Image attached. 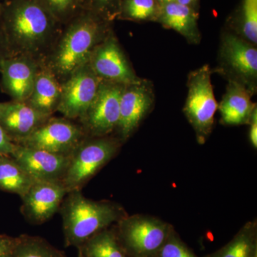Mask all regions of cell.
<instances>
[{"label": "cell", "instance_id": "6da1fadb", "mask_svg": "<svg viewBox=\"0 0 257 257\" xmlns=\"http://www.w3.org/2000/svg\"><path fill=\"white\" fill-rule=\"evenodd\" d=\"M0 25L8 57H25L40 66L63 26L39 0H4Z\"/></svg>", "mask_w": 257, "mask_h": 257}, {"label": "cell", "instance_id": "7a4b0ae2", "mask_svg": "<svg viewBox=\"0 0 257 257\" xmlns=\"http://www.w3.org/2000/svg\"><path fill=\"white\" fill-rule=\"evenodd\" d=\"M111 30V23L82 10L62 26L57 41L40 67L62 84L89 62L94 49Z\"/></svg>", "mask_w": 257, "mask_h": 257}, {"label": "cell", "instance_id": "3957f363", "mask_svg": "<svg viewBox=\"0 0 257 257\" xmlns=\"http://www.w3.org/2000/svg\"><path fill=\"white\" fill-rule=\"evenodd\" d=\"M66 247L79 248L88 239L124 217L122 207L109 201H94L82 190L67 193L60 208Z\"/></svg>", "mask_w": 257, "mask_h": 257}, {"label": "cell", "instance_id": "277c9868", "mask_svg": "<svg viewBox=\"0 0 257 257\" xmlns=\"http://www.w3.org/2000/svg\"><path fill=\"white\" fill-rule=\"evenodd\" d=\"M122 143L116 137L86 138L69 155L62 183L67 193L83 187L112 160Z\"/></svg>", "mask_w": 257, "mask_h": 257}, {"label": "cell", "instance_id": "5b68a950", "mask_svg": "<svg viewBox=\"0 0 257 257\" xmlns=\"http://www.w3.org/2000/svg\"><path fill=\"white\" fill-rule=\"evenodd\" d=\"M114 229L128 256L156 257L174 228L153 216L135 214L121 218Z\"/></svg>", "mask_w": 257, "mask_h": 257}, {"label": "cell", "instance_id": "8992f818", "mask_svg": "<svg viewBox=\"0 0 257 257\" xmlns=\"http://www.w3.org/2000/svg\"><path fill=\"white\" fill-rule=\"evenodd\" d=\"M212 72L205 64L191 72L187 79L188 94L183 111L195 132L198 143L202 145L210 136L218 109L211 84Z\"/></svg>", "mask_w": 257, "mask_h": 257}, {"label": "cell", "instance_id": "52a82bcc", "mask_svg": "<svg viewBox=\"0 0 257 257\" xmlns=\"http://www.w3.org/2000/svg\"><path fill=\"white\" fill-rule=\"evenodd\" d=\"M234 32L221 35L216 72L228 81L239 83L251 96L257 91V49Z\"/></svg>", "mask_w": 257, "mask_h": 257}, {"label": "cell", "instance_id": "ba28073f", "mask_svg": "<svg viewBox=\"0 0 257 257\" xmlns=\"http://www.w3.org/2000/svg\"><path fill=\"white\" fill-rule=\"evenodd\" d=\"M124 84L101 80L94 100L77 121L87 138L110 136L119 121L120 99Z\"/></svg>", "mask_w": 257, "mask_h": 257}, {"label": "cell", "instance_id": "9c48e42d", "mask_svg": "<svg viewBox=\"0 0 257 257\" xmlns=\"http://www.w3.org/2000/svg\"><path fill=\"white\" fill-rule=\"evenodd\" d=\"M86 138L78 122L64 116H52L16 145L69 156Z\"/></svg>", "mask_w": 257, "mask_h": 257}, {"label": "cell", "instance_id": "30bf717a", "mask_svg": "<svg viewBox=\"0 0 257 257\" xmlns=\"http://www.w3.org/2000/svg\"><path fill=\"white\" fill-rule=\"evenodd\" d=\"M89 63L102 81L126 85L143 80L134 70L113 29L94 49Z\"/></svg>", "mask_w": 257, "mask_h": 257}, {"label": "cell", "instance_id": "8fae6325", "mask_svg": "<svg viewBox=\"0 0 257 257\" xmlns=\"http://www.w3.org/2000/svg\"><path fill=\"white\" fill-rule=\"evenodd\" d=\"M100 82L88 62L61 84L62 94L57 111L64 117L77 121L94 100Z\"/></svg>", "mask_w": 257, "mask_h": 257}, {"label": "cell", "instance_id": "7c38bea8", "mask_svg": "<svg viewBox=\"0 0 257 257\" xmlns=\"http://www.w3.org/2000/svg\"><path fill=\"white\" fill-rule=\"evenodd\" d=\"M155 102L153 85L143 79L136 84L124 86L120 99L119 121L116 133L121 143H125L135 133Z\"/></svg>", "mask_w": 257, "mask_h": 257}, {"label": "cell", "instance_id": "4fadbf2b", "mask_svg": "<svg viewBox=\"0 0 257 257\" xmlns=\"http://www.w3.org/2000/svg\"><path fill=\"white\" fill-rule=\"evenodd\" d=\"M67 194L61 182L36 181L21 197L22 214L30 224H44L58 212Z\"/></svg>", "mask_w": 257, "mask_h": 257}, {"label": "cell", "instance_id": "5bb4252c", "mask_svg": "<svg viewBox=\"0 0 257 257\" xmlns=\"http://www.w3.org/2000/svg\"><path fill=\"white\" fill-rule=\"evenodd\" d=\"M10 156L28 172L35 182H62L69 161V156L19 145H16Z\"/></svg>", "mask_w": 257, "mask_h": 257}, {"label": "cell", "instance_id": "9a60e30c", "mask_svg": "<svg viewBox=\"0 0 257 257\" xmlns=\"http://www.w3.org/2000/svg\"><path fill=\"white\" fill-rule=\"evenodd\" d=\"M40 65L25 57H7L0 64L2 92L12 101L26 102L31 95Z\"/></svg>", "mask_w": 257, "mask_h": 257}, {"label": "cell", "instance_id": "2e32d148", "mask_svg": "<svg viewBox=\"0 0 257 257\" xmlns=\"http://www.w3.org/2000/svg\"><path fill=\"white\" fill-rule=\"evenodd\" d=\"M50 116L35 110L26 102L8 101L0 116V126L15 144L26 138Z\"/></svg>", "mask_w": 257, "mask_h": 257}, {"label": "cell", "instance_id": "e0dca14e", "mask_svg": "<svg viewBox=\"0 0 257 257\" xmlns=\"http://www.w3.org/2000/svg\"><path fill=\"white\" fill-rule=\"evenodd\" d=\"M251 94L239 83L228 81L226 90L218 105L221 122L227 126L247 124L256 104L251 101Z\"/></svg>", "mask_w": 257, "mask_h": 257}, {"label": "cell", "instance_id": "ac0fdd59", "mask_svg": "<svg viewBox=\"0 0 257 257\" xmlns=\"http://www.w3.org/2000/svg\"><path fill=\"white\" fill-rule=\"evenodd\" d=\"M197 10L177 2L160 5L156 21L167 29L175 30L191 45L200 43Z\"/></svg>", "mask_w": 257, "mask_h": 257}, {"label": "cell", "instance_id": "d6986e66", "mask_svg": "<svg viewBox=\"0 0 257 257\" xmlns=\"http://www.w3.org/2000/svg\"><path fill=\"white\" fill-rule=\"evenodd\" d=\"M61 94L60 83L53 74L40 66L31 95L26 103L41 114L52 116L58 109Z\"/></svg>", "mask_w": 257, "mask_h": 257}, {"label": "cell", "instance_id": "ffe728a7", "mask_svg": "<svg viewBox=\"0 0 257 257\" xmlns=\"http://www.w3.org/2000/svg\"><path fill=\"white\" fill-rule=\"evenodd\" d=\"M205 257H257L256 220L246 223L231 241Z\"/></svg>", "mask_w": 257, "mask_h": 257}, {"label": "cell", "instance_id": "44dd1931", "mask_svg": "<svg viewBox=\"0 0 257 257\" xmlns=\"http://www.w3.org/2000/svg\"><path fill=\"white\" fill-rule=\"evenodd\" d=\"M35 181L11 156H0V190L23 197Z\"/></svg>", "mask_w": 257, "mask_h": 257}, {"label": "cell", "instance_id": "7402d4cb", "mask_svg": "<svg viewBox=\"0 0 257 257\" xmlns=\"http://www.w3.org/2000/svg\"><path fill=\"white\" fill-rule=\"evenodd\" d=\"M85 257H130L116 237L114 229L103 230L77 248Z\"/></svg>", "mask_w": 257, "mask_h": 257}, {"label": "cell", "instance_id": "603a6c76", "mask_svg": "<svg viewBox=\"0 0 257 257\" xmlns=\"http://www.w3.org/2000/svg\"><path fill=\"white\" fill-rule=\"evenodd\" d=\"M12 257H66V255L40 236L22 234L17 237Z\"/></svg>", "mask_w": 257, "mask_h": 257}, {"label": "cell", "instance_id": "cb8c5ba5", "mask_svg": "<svg viewBox=\"0 0 257 257\" xmlns=\"http://www.w3.org/2000/svg\"><path fill=\"white\" fill-rule=\"evenodd\" d=\"M159 8L155 0H122L117 20L156 21Z\"/></svg>", "mask_w": 257, "mask_h": 257}, {"label": "cell", "instance_id": "d4e9b609", "mask_svg": "<svg viewBox=\"0 0 257 257\" xmlns=\"http://www.w3.org/2000/svg\"><path fill=\"white\" fill-rule=\"evenodd\" d=\"M234 32L256 45L257 0H243L239 25Z\"/></svg>", "mask_w": 257, "mask_h": 257}, {"label": "cell", "instance_id": "484cf974", "mask_svg": "<svg viewBox=\"0 0 257 257\" xmlns=\"http://www.w3.org/2000/svg\"><path fill=\"white\" fill-rule=\"evenodd\" d=\"M49 13L64 25L82 11L80 0H39Z\"/></svg>", "mask_w": 257, "mask_h": 257}, {"label": "cell", "instance_id": "4316f807", "mask_svg": "<svg viewBox=\"0 0 257 257\" xmlns=\"http://www.w3.org/2000/svg\"><path fill=\"white\" fill-rule=\"evenodd\" d=\"M122 0H80L81 8L113 23L117 20Z\"/></svg>", "mask_w": 257, "mask_h": 257}, {"label": "cell", "instance_id": "83f0119b", "mask_svg": "<svg viewBox=\"0 0 257 257\" xmlns=\"http://www.w3.org/2000/svg\"><path fill=\"white\" fill-rule=\"evenodd\" d=\"M156 257H199L182 241L175 229L172 230L167 241Z\"/></svg>", "mask_w": 257, "mask_h": 257}, {"label": "cell", "instance_id": "f1b7e54d", "mask_svg": "<svg viewBox=\"0 0 257 257\" xmlns=\"http://www.w3.org/2000/svg\"><path fill=\"white\" fill-rule=\"evenodd\" d=\"M17 237L0 234V257H12Z\"/></svg>", "mask_w": 257, "mask_h": 257}, {"label": "cell", "instance_id": "f546056e", "mask_svg": "<svg viewBox=\"0 0 257 257\" xmlns=\"http://www.w3.org/2000/svg\"><path fill=\"white\" fill-rule=\"evenodd\" d=\"M16 145L11 140L3 128L0 126V156H10Z\"/></svg>", "mask_w": 257, "mask_h": 257}, {"label": "cell", "instance_id": "4dcf8cb0", "mask_svg": "<svg viewBox=\"0 0 257 257\" xmlns=\"http://www.w3.org/2000/svg\"><path fill=\"white\" fill-rule=\"evenodd\" d=\"M248 124L249 128V141L253 148H257V108H255Z\"/></svg>", "mask_w": 257, "mask_h": 257}, {"label": "cell", "instance_id": "1f68e13d", "mask_svg": "<svg viewBox=\"0 0 257 257\" xmlns=\"http://www.w3.org/2000/svg\"><path fill=\"white\" fill-rule=\"evenodd\" d=\"M7 57H8V54L6 42H5L4 35H3V30L0 25V64Z\"/></svg>", "mask_w": 257, "mask_h": 257}, {"label": "cell", "instance_id": "d6a6232c", "mask_svg": "<svg viewBox=\"0 0 257 257\" xmlns=\"http://www.w3.org/2000/svg\"><path fill=\"white\" fill-rule=\"evenodd\" d=\"M199 0H176L179 4L185 5V6L189 7L192 9L196 10V7Z\"/></svg>", "mask_w": 257, "mask_h": 257}, {"label": "cell", "instance_id": "836d02e7", "mask_svg": "<svg viewBox=\"0 0 257 257\" xmlns=\"http://www.w3.org/2000/svg\"><path fill=\"white\" fill-rule=\"evenodd\" d=\"M157 3H158L159 5H165L167 4V3H173V2H176V0H155Z\"/></svg>", "mask_w": 257, "mask_h": 257}, {"label": "cell", "instance_id": "e575fe53", "mask_svg": "<svg viewBox=\"0 0 257 257\" xmlns=\"http://www.w3.org/2000/svg\"><path fill=\"white\" fill-rule=\"evenodd\" d=\"M8 102H0V116H1L3 111H4L5 107H6L7 104H8Z\"/></svg>", "mask_w": 257, "mask_h": 257}, {"label": "cell", "instance_id": "d590c367", "mask_svg": "<svg viewBox=\"0 0 257 257\" xmlns=\"http://www.w3.org/2000/svg\"><path fill=\"white\" fill-rule=\"evenodd\" d=\"M77 257H85L84 256V255L82 254V253L80 252V251H78V256Z\"/></svg>", "mask_w": 257, "mask_h": 257}, {"label": "cell", "instance_id": "8d00e7d4", "mask_svg": "<svg viewBox=\"0 0 257 257\" xmlns=\"http://www.w3.org/2000/svg\"><path fill=\"white\" fill-rule=\"evenodd\" d=\"M2 3H3V0H0V6H1Z\"/></svg>", "mask_w": 257, "mask_h": 257}, {"label": "cell", "instance_id": "74e56055", "mask_svg": "<svg viewBox=\"0 0 257 257\" xmlns=\"http://www.w3.org/2000/svg\"><path fill=\"white\" fill-rule=\"evenodd\" d=\"M3 1H4V0H3Z\"/></svg>", "mask_w": 257, "mask_h": 257}]
</instances>
